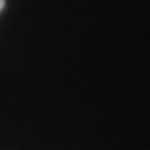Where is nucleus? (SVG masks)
<instances>
[{"label":"nucleus","instance_id":"1","mask_svg":"<svg viewBox=\"0 0 150 150\" xmlns=\"http://www.w3.org/2000/svg\"><path fill=\"white\" fill-rule=\"evenodd\" d=\"M4 5H5V0H0V10L4 8Z\"/></svg>","mask_w":150,"mask_h":150}]
</instances>
